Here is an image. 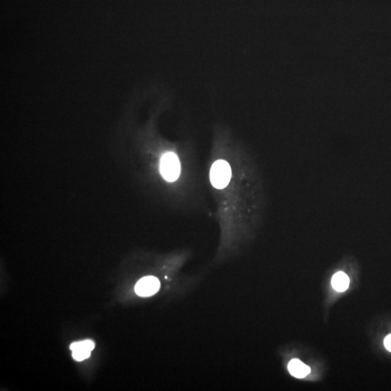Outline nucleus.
Masks as SVG:
<instances>
[{
	"instance_id": "obj_1",
	"label": "nucleus",
	"mask_w": 391,
	"mask_h": 391,
	"mask_svg": "<svg viewBox=\"0 0 391 391\" xmlns=\"http://www.w3.org/2000/svg\"><path fill=\"white\" fill-rule=\"evenodd\" d=\"M231 178V169L229 164L224 160L216 161L210 170V180L212 186L218 189L225 188Z\"/></svg>"
},
{
	"instance_id": "obj_2",
	"label": "nucleus",
	"mask_w": 391,
	"mask_h": 391,
	"mask_svg": "<svg viewBox=\"0 0 391 391\" xmlns=\"http://www.w3.org/2000/svg\"><path fill=\"white\" fill-rule=\"evenodd\" d=\"M160 172L162 177L169 182L176 181L181 173V164L176 154L165 153L161 158Z\"/></svg>"
},
{
	"instance_id": "obj_3",
	"label": "nucleus",
	"mask_w": 391,
	"mask_h": 391,
	"mask_svg": "<svg viewBox=\"0 0 391 391\" xmlns=\"http://www.w3.org/2000/svg\"><path fill=\"white\" fill-rule=\"evenodd\" d=\"M159 288V280L153 276H148L138 280L135 286V292L138 296L148 297L155 294Z\"/></svg>"
},
{
	"instance_id": "obj_4",
	"label": "nucleus",
	"mask_w": 391,
	"mask_h": 391,
	"mask_svg": "<svg viewBox=\"0 0 391 391\" xmlns=\"http://www.w3.org/2000/svg\"><path fill=\"white\" fill-rule=\"evenodd\" d=\"M94 346L95 345L92 340H85L72 343L70 349L73 352V358L76 361H81L91 356V352L94 349Z\"/></svg>"
},
{
	"instance_id": "obj_5",
	"label": "nucleus",
	"mask_w": 391,
	"mask_h": 391,
	"mask_svg": "<svg viewBox=\"0 0 391 391\" xmlns=\"http://www.w3.org/2000/svg\"><path fill=\"white\" fill-rule=\"evenodd\" d=\"M289 373L293 377L297 378H304L310 373L311 369L309 366L304 364L300 360L297 358H293L289 362Z\"/></svg>"
},
{
	"instance_id": "obj_6",
	"label": "nucleus",
	"mask_w": 391,
	"mask_h": 391,
	"mask_svg": "<svg viewBox=\"0 0 391 391\" xmlns=\"http://www.w3.org/2000/svg\"><path fill=\"white\" fill-rule=\"evenodd\" d=\"M349 283L350 280L347 274L341 271L334 274L331 280L332 286L338 292L346 291L349 289Z\"/></svg>"
},
{
	"instance_id": "obj_7",
	"label": "nucleus",
	"mask_w": 391,
	"mask_h": 391,
	"mask_svg": "<svg viewBox=\"0 0 391 391\" xmlns=\"http://www.w3.org/2000/svg\"><path fill=\"white\" fill-rule=\"evenodd\" d=\"M384 346L389 352H391V334L386 336L385 339Z\"/></svg>"
}]
</instances>
